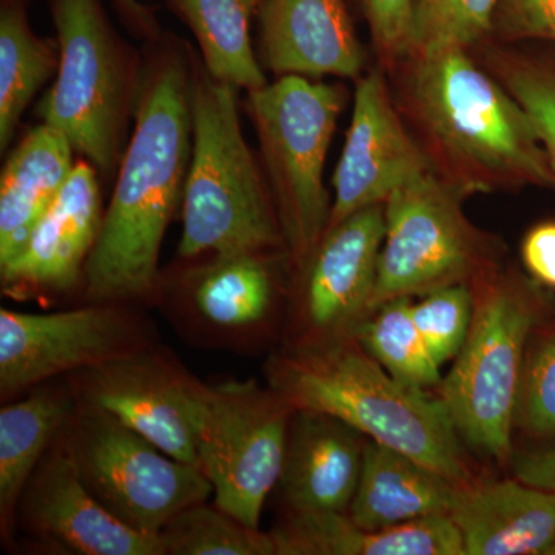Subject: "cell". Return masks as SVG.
Wrapping results in <instances>:
<instances>
[{
  "mask_svg": "<svg viewBox=\"0 0 555 555\" xmlns=\"http://www.w3.org/2000/svg\"><path fill=\"white\" fill-rule=\"evenodd\" d=\"M60 67V54L31 30L20 0L0 11V149L13 138L22 113Z\"/></svg>",
  "mask_w": 555,
  "mask_h": 555,
  "instance_id": "obj_25",
  "label": "cell"
},
{
  "mask_svg": "<svg viewBox=\"0 0 555 555\" xmlns=\"http://www.w3.org/2000/svg\"><path fill=\"white\" fill-rule=\"evenodd\" d=\"M236 87L190 79L192 150L179 255L266 254L284 244L275 204L241 130Z\"/></svg>",
  "mask_w": 555,
  "mask_h": 555,
  "instance_id": "obj_4",
  "label": "cell"
},
{
  "mask_svg": "<svg viewBox=\"0 0 555 555\" xmlns=\"http://www.w3.org/2000/svg\"><path fill=\"white\" fill-rule=\"evenodd\" d=\"M158 537L164 555H275L269 534L206 502L179 511Z\"/></svg>",
  "mask_w": 555,
  "mask_h": 555,
  "instance_id": "obj_29",
  "label": "cell"
},
{
  "mask_svg": "<svg viewBox=\"0 0 555 555\" xmlns=\"http://www.w3.org/2000/svg\"><path fill=\"white\" fill-rule=\"evenodd\" d=\"M345 94L337 86L305 76H280L248 91L270 195L284 244L297 268H305L326 233L332 199L324 166Z\"/></svg>",
  "mask_w": 555,
  "mask_h": 555,
  "instance_id": "obj_6",
  "label": "cell"
},
{
  "mask_svg": "<svg viewBox=\"0 0 555 555\" xmlns=\"http://www.w3.org/2000/svg\"><path fill=\"white\" fill-rule=\"evenodd\" d=\"M124 7H126L129 11H134L137 14H141V9H139L138 0H119Z\"/></svg>",
  "mask_w": 555,
  "mask_h": 555,
  "instance_id": "obj_37",
  "label": "cell"
},
{
  "mask_svg": "<svg viewBox=\"0 0 555 555\" xmlns=\"http://www.w3.org/2000/svg\"><path fill=\"white\" fill-rule=\"evenodd\" d=\"M532 339L518 387L516 426L550 440L555 438V327L537 331Z\"/></svg>",
  "mask_w": 555,
  "mask_h": 555,
  "instance_id": "obj_32",
  "label": "cell"
},
{
  "mask_svg": "<svg viewBox=\"0 0 555 555\" xmlns=\"http://www.w3.org/2000/svg\"><path fill=\"white\" fill-rule=\"evenodd\" d=\"M372 39L386 67L406 57L414 0H363Z\"/></svg>",
  "mask_w": 555,
  "mask_h": 555,
  "instance_id": "obj_34",
  "label": "cell"
},
{
  "mask_svg": "<svg viewBox=\"0 0 555 555\" xmlns=\"http://www.w3.org/2000/svg\"><path fill=\"white\" fill-rule=\"evenodd\" d=\"M367 440L335 416L294 411L280 477L291 513H347Z\"/></svg>",
  "mask_w": 555,
  "mask_h": 555,
  "instance_id": "obj_18",
  "label": "cell"
},
{
  "mask_svg": "<svg viewBox=\"0 0 555 555\" xmlns=\"http://www.w3.org/2000/svg\"><path fill=\"white\" fill-rule=\"evenodd\" d=\"M60 42L56 82L39 107L75 152L109 177L118 163L129 76L101 0H53Z\"/></svg>",
  "mask_w": 555,
  "mask_h": 555,
  "instance_id": "obj_9",
  "label": "cell"
},
{
  "mask_svg": "<svg viewBox=\"0 0 555 555\" xmlns=\"http://www.w3.org/2000/svg\"><path fill=\"white\" fill-rule=\"evenodd\" d=\"M474 312L470 284L440 288L412 302V317L438 366L455 360L465 345Z\"/></svg>",
  "mask_w": 555,
  "mask_h": 555,
  "instance_id": "obj_31",
  "label": "cell"
},
{
  "mask_svg": "<svg viewBox=\"0 0 555 555\" xmlns=\"http://www.w3.org/2000/svg\"><path fill=\"white\" fill-rule=\"evenodd\" d=\"M412 302V298L383 302L358 324L353 337L387 374L404 385L427 389L443 378L416 327Z\"/></svg>",
  "mask_w": 555,
  "mask_h": 555,
  "instance_id": "obj_28",
  "label": "cell"
},
{
  "mask_svg": "<svg viewBox=\"0 0 555 555\" xmlns=\"http://www.w3.org/2000/svg\"><path fill=\"white\" fill-rule=\"evenodd\" d=\"M78 375L83 403L107 412L178 462L201 469L188 375L147 349Z\"/></svg>",
  "mask_w": 555,
  "mask_h": 555,
  "instance_id": "obj_14",
  "label": "cell"
},
{
  "mask_svg": "<svg viewBox=\"0 0 555 555\" xmlns=\"http://www.w3.org/2000/svg\"><path fill=\"white\" fill-rule=\"evenodd\" d=\"M521 259L532 280L555 291V221L542 222L526 233Z\"/></svg>",
  "mask_w": 555,
  "mask_h": 555,
  "instance_id": "obj_35",
  "label": "cell"
},
{
  "mask_svg": "<svg viewBox=\"0 0 555 555\" xmlns=\"http://www.w3.org/2000/svg\"><path fill=\"white\" fill-rule=\"evenodd\" d=\"M273 299L272 273L264 254L217 257L193 288L199 315L214 326H254L268 315Z\"/></svg>",
  "mask_w": 555,
  "mask_h": 555,
  "instance_id": "obj_27",
  "label": "cell"
},
{
  "mask_svg": "<svg viewBox=\"0 0 555 555\" xmlns=\"http://www.w3.org/2000/svg\"><path fill=\"white\" fill-rule=\"evenodd\" d=\"M262 60L278 76L360 79L366 54L346 0H261Z\"/></svg>",
  "mask_w": 555,
  "mask_h": 555,
  "instance_id": "obj_17",
  "label": "cell"
},
{
  "mask_svg": "<svg viewBox=\"0 0 555 555\" xmlns=\"http://www.w3.org/2000/svg\"><path fill=\"white\" fill-rule=\"evenodd\" d=\"M269 535L275 555H465L449 516L366 529L347 513H291Z\"/></svg>",
  "mask_w": 555,
  "mask_h": 555,
  "instance_id": "obj_20",
  "label": "cell"
},
{
  "mask_svg": "<svg viewBox=\"0 0 555 555\" xmlns=\"http://www.w3.org/2000/svg\"><path fill=\"white\" fill-rule=\"evenodd\" d=\"M492 35L500 42L555 43V0H499Z\"/></svg>",
  "mask_w": 555,
  "mask_h": 555,
  "instance_id": "obj_33",
  "label": "cell"
},
{
  "mask_svg": "<svg viewBox=\"0 0 555 555\" xmlns=\"http://www.w3.org/2000/svg\"><path fill=\"white\" fill-rule=\"evenodd\" d=\"M68 139L49 124L11 153L0 179V266L21 254L33 229L75 169Z\"/></svg>",
  "mask_w": 555,
  "mask_h": 555,
  "instance_id": "obj_22",
  "label": "cell"
},
{
  "mask_svg": "<svg viewBox=\"0 0 555 555\" xmlns=\"http://www.w3.org/2000/svg\"><path fill=\"white\" fill-rule=\"evenodd\" d=\"M496 2L499 0H414L408 54L476 49L494 30Z\"/></svg>",
  "mask_w": 555,
  "mask_h": 555,
  "instance_id": "obj_30",
  "label": "cell"
},
{
  "mask_svg": "<svg viewBox=\"0 0 555 555\" xmlns=\"http://www.w3.org/2000/svg\"><path fill=\"white\" fill-rule=\"evenodd\" d=\"M462 486L411 455L367 440L360 481L347 514L366 529L451 516Z\"/></svg>",
  "mask_w": 555,
  "mask_h": 555,
  "instance_id": "obj_21",
  "label": "cell"
},
{
  "mask_svg": "<svg viewBox=\"0 0 555 555\" xmlns=\"http://www.w3.org/2000/svg\"><path fill=\"white\" fill-rule=\"evenodd\" d=\"M480 53L481 65L525 109L555 175V43L502 42Z\"/></svg>",
  "mask_w": 555,
  "mask_h": 555,
  "instance_id": "obj_26",
  "label": "cell"
},
{
  "mask_svg": "<svg viewBox=\"0 0 555 555\" xmlns=\"http://www.w3.org/2000/svg\"><path fill=\"white\" fill-rule=\"evenodd\" d=\"M470 53L420 51L396 65L398 107L433 170L466 198L529 185L555 190L553 167L525 109Z\"/></svg>",
  "mask_w": 555,
  "mask_h": 555,
  "instance_id": "obj_1",
  "label": "cell"
},
{
  "mask_svg": "<svg viewBox=\"0 0 555 555\" xmlns=\"http://www.w3.org/2000/svg\"><path fill=\"white\" fill-rule=\"evenodd\" d=\"M465 199L434 170L386 199L385 241L371 312L390 299L474 284L502 266V244L470 222Z\"/></svg>",
  "mask_w": 555,
  "mask_h": 555,
  "instance_id": "obj_7",
  "label": "cell"
},
{
  "mask_svg": "<svg viewBox=\"0 0 555 555\" xmlns=\"http://www.w3.org/2000/svg\"><path fill=\"white\" fill-rule=\"evenodd\" d=\"M547 554H554L555 555V542L553 543V546L550 547V551H547Z\"/></svg>",
  "mask_w": 555,
  "mask_h": 555,
  "instance_id": "obj_38",
  "label": "cell"
},
{
  "mask_svg": "<svg viewBox=\"0 0 555 555\" xmlns=\"http://www.w3.org/2000/svg\"><path fill=\"white\" fill-rule=\"evenodd\" d=\"M64 448L102 505L144 534L158 537L179 511L214 492L199 467L178 462L107 412L83 403Z\"/></svg>",
  "mask_w": 555,
  "mask_h": 555,
  "instance_id": "obj_10",
  "label": "cell"
},
{
  "mask_svg": "<svg viewBox=\"0 0 555 555\" xmlns=\"http://www.w3.org/2000/svg\"><path fill=\"white\" fill-rule=\"evenodd\" d=\"M67 393L39 389L0 411V518L10 535L22 494L38 469L50 441L67 425Z\"/></svg>",
  "mask_w": 555,
  "mask_h": 555,
  "instance_id": "obj_23",
  "label": "cell"
},
{
  "mask_svg": "<svg viewBox=\"0 0 555 555\" xmlns=\"http://www.w3.org/2000/svg\"><path fill=\"white\" fill-rule=\"evenodd\" d=\"M145 349L141 324L118 306L67 312L0 310V390L17 396L47 379Z\"/></svg>",
  "mask_w": 555,
  "mask_h": 555,
  "instance_id": "obj_11",
  "label": "cell"
},
{
  "mask_svg": "<svg viewBox=\"0 0 555 555\" xmlns=\"http://www.w3.org/2000/svg\"><path fill=\"white\" fill-rule=\"evenodd\" d=\"M511 465L518 480L555 492V449L514 454Z\"/></svg>",
  "mask_w": 555,
  "mask_h": 555,
  "instance_id": "obj_36",
  "label": "cell"
},
{
  "mask_svg": "<svg viewBox=\"0 0 555 555\" xmlns=\"http://www.w3.org/2000/svg\"><path fill=\"white\" fill-rule=\"evenodd\" d=\"M266 375L294 411L335 416L455 483L476 481L441 397L387 374L353 335L301 339L270 358Z\"/></svg>",
  "mask_w": 555,
  "mask_h": 555,
  "instance_id": "obj_3",
  "label": "cell"
},
{
  "mask_svg": "<svg viewBox=\"0 0 555 555\" xmlns=\"http://www.w3.org/2000/svg\"><path fill=\"white\" fill-rule=\"evenodd\" d=\"M385 232V204L356 211L326 230L301 269L305 339L353 335L371 313Z\"/></svg>",
  "mask_w": 555,
  "mask_h": 555,
  "instance_id": "obj_13",
  "label": "cell"
},
{
  "mask_svg": "<svg viewBox=\"0 0 555 555\" xmlns=\"http://www.w3.org/2000/svg\"><path fill=\"white\" fill-rule=\"evenodd\" d=\"M20 509L36 534L72 553L164 555L159 537L130 528L102 505L65 448L40 462L22 494Z\"/></svg>",
  "mask_w": 555,
  "mask_h": 555,
  "instance_id": "obj_15",
  "label": "cell"
},
{
  "mask_svg": "<svg viewBox=\"0 0 555 555\" xmlns=\"http://www.w3.org/2000/svg\"><path fill=\"white\" fill-rule=\"evenodd\" d=\"M189 398L215 505L259 529L262 506L280 483L294 409L257 379L204 385L190 377Z\"/></svg>",
  "mask_w": 555,
  "mask_h": 555,
  "instance_id": "obj_8",
  "label": "cell"
},
{
  "mask_svg": "<svg viewBox=\"0 0 555 555\" xmlns=\"http://www.w3.org/2000/svg\"><path fill=\"white\" fill-rule=\"evenodd\" d=\"M171 3L198 40L211 78L248 91L268 83L255 60L248 33L261 0H171Z\"/></svg>",
  "mask_w": 555,
  "mask_h": 555,
  "instance_id": "obj_24",
  "label": "cell"
},
{
  "mask_svg": "<svg viewBox=\"0 0 555 555\" xmlns=\"http://www.w3.org/2000/svg\"><path fill=\"white\" fill-rule=\"evenodd\" d=\"M190 139L188 72L181 61H167L145 82L133 138L87 261L90 298H138L155 287L164 233L184 195Z\"/></svg>",
  "mask_w": 555,
  "mask_h": 555,
  "instance_id": "obj_2",
  "label": "cell"
},
{
  "mask_svg": "<svg viewBox=\"0 0 555 555\" xmlns=\"http://www.w3.org/2000/svg\"><path fill=\"white\" fill-rule=\"evenodd\" d=\"M470 286L473 321L440 397L460 437L506 465L529 339L550 315L551 299L542 284L503 266Z\"/></svg>",
  "mask_w": 555,
  "mask_h": 555,
  "instance_id": "obj_5",
  "label": "cell"
},
{
  "mask_svg": "<svg viewBox=\"0 0 555 555\" xmlns=\"http://www.w3.org/2000/svg\"><path fill=\"white\" fill-rule=\"evenodd\" d=\"M449 517L465 555L547 554L555 542V492L518 478L462 486Z\"/></svg>",
  "mask_w": 555,
  "mask_h": 555,
  "instance_id": "obj_19",
  "label": "cell"
},
{
  "mask_svg": "<svg viewBox=\"0 0 555 555\" xmlns=\"http://www.w3.org/2000/svg\"><path fill=\"white\" fill-rule=\"evenodd\" d=\"M433 170L425 149L404 122L382 69L357 79L352 119L334 175L328 228L386 199Z\"/></svg>",
  "mask_w": 555,
  "mask_h": 555,
  "instance_id": "obj_12",
  "label": "cell"
},
{
  "mask_svg": "<svg viewBox=\"0 0 555 555\" xmlns=\"http://www.w3.org/2000/svg\"><path fill=\"white\" fill-rule=\"evenodd\" d=\"M102 218L96 171L90 163L76 164L21 254L0 266L5 294L20 297L75 286L100 236Z\"/></svg>",
  "mask_w": 555,
  "mask_h": 555,
  "instance_id": "obj_16",
  "label": "cell"
}]
</instances>
